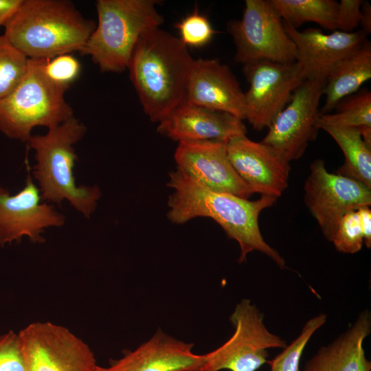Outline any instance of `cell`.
<instances>
[{
  "mask_svg": "<svg viewBox=\"0 0 371 371\" xmlns=\"http://www.w3.org/2000/svg\"><path fill=\"white\" fill-rule=\"evenodd\" d=\"M193 344L179 340L158 329L133 350H124L118 359L96 371H201L203 355L195 354Z\"/></svg>",
  "mask_w": 371,
  "mask_h": 371,
  "instance_id": "cell-18",
  "label": "cell"
},
{
  "mask_svg": "<svg viewBox=\"0 0 371 371\" xmlns=\"http://www.w3.org/2000/svg\"><path fill=\"white\" fill-rule=\"evenodd\" d=\"M304 192L307 207L330 242L345 214L371 205L370 188L352 178L329 172L322 159L311 164Z\"/></svg>",
  "mask_w": 371,
  "mask_h": 371,
  "instance_id": "cell-9",
  "label": "cell"
},
{
  "mask_svg": "<svg viewBox=\"0 0 371 371\" xmlns=\"http://www.w3.org/2000/svg\"><path fill=\"white\" fill-rule=\"evenodd\" d=\"M80 69L79 61L69 54L45 59L43 63V70L46 77L65 91L78 78Z\"/></svg>",
  "mask_w": 371,
  "mask_h": 371,
  "instance_id": "cell-28",
  "label": "cell"
},
{
  "mask_svg": "<svg viewBox=\"0 0 371 371\" xmlns=\"http://www.w3.org/2000/svg\"><path fill=\"white\" fill-rule=\"evenodd\" d=\"M85 126L74 116L52 127L45 135H32L27 143L35 152L33 176L41 199L60 205L67 200L89 218L94 212L101 191L98 186H78L74 167L78 156L74 146L85 135Z\"/></svg>",
  "mask_w": 371,
  "mask_h": 371,
  "instance_id": "cell-4",
  "label": "cell"
},
{
  "mask_svg": "<svg viewBox=\"0 0 371 371\" xmlns=\"http://www.w3.org/2000/svg\"><path fill=\"white\" fill-rule=\"evenodd\" d=\"M184 102L245 120L244 92L230 68L216 58L194 60Z\"/></svg>",
  "mask_w": 371,
  "mask_h": 371,
  "instance_id": "cell-17",
  "label": "cell"
},
{
  "mask_svg": "<svg viewBox=\"0 0 371 371\" xmlns=\"http://www.w3.org/2000/svg\"><path fill=\"white\" fill-rule=\"evenodd\" d=\"M359 25L367 34L371 32V5L366 1H363L361 3Z\"/></svg>",
  "mask_w": 371,
  "mask_h": 371,
  "instance_id": "cell-34",
  "label": "cell"
},
{
  "mask_svg": "<svg viewBox=\"0 0 371 371\" xmlns=\"http://www.w3.org/2000/svg\"><path fill=\"white\" fill-rule=\"evenodd\" d=\"M333 110V113H320L317 122L318 128L322 125L371 127V92L368 89H360L341 100Z\"/></svg>",
  "mask_w": 371,
  "mask_h": 371,
  "instance_id": "cell-24",
  "label": "cell"
},
{
  "mask_svg": "<svg viewBox=\"0 0 371 371\" xmlns=\"http://www.w3.org/2000/svg\"><path fill=\"white\" fill-rule=\"evenodd\" d=\"M227 30L235 45L237 63L295 62V45L269 0H246L242 18L229 21Z\"/></svg>",
  "mask_w": 371,
  "mask_h": 371,
  "instance_id": "cell-8",
  "label": "cell"
},
{
  "mask_svg": "<svg viewBox=\"0 0 371 371\" xmlns=\"http://www.w3.org/2000/svg\"><path fill=\"white\" fill-rule=\"evenodd\" d=\"M243 72L249 85L244 93L245 120L261 131L268 128L304 81L295 62L256 61L243 65Z\"/></svg>",
  "mask_w": 371,
  "mask_h": 371,
  "instance_id": "cell-12",
  "label": "cell"
},
{
  "mask_svg": "<svg viewBox=\"0 0 371 371\" xmlns=\"http://www.w3.org/2000/svg\"><path fill=\"white\" fill-rule=\"evenodd\" d=\"M326 319V315L321 313L308 319L299 336L273 359L269 361L270 371H301L300 362L304 350L313 334L325 324Z\"/></svg>",
  "mask_w": 371,
  "mask_h": 371,
  "instance_id": "cell-26",
  "label": "cell"
},
{
  "mask_svg": "<svg viewBox=\"0 0 371 371\" xmlns=\"http://www.w3.org/2000/svg\"><path fill=\"white\" fill-rule=\"evenodd\" d=\"M371 78V43L366 40L331 70L324 88L325 102L320 113H329L344 98L358 91Z\"/></svg>",
  "mask_w": 371,
  "mask_h": 371,
  "instance_id": "cell-21",
  "label": "cell"
},
{
  "mask_svg": "<svg viewBox=\"0 0 371 371\" xmlns=\"http://www.w3.org/2000/svg\"><path fill=\"white\" fill-rule=\"evenodd\" d=\"M27 176L25 186L16 194L10 195L0 187V245L19 242L27 236L33 243L45 241L42 234L45 228L60 227L65 217L54 206L41 203V196L31 176V168L25 160Z\"/></svg>",
  "mask_w": 371,
  "mask_h": 371,
  "instance_id": "cell-13",
  "label": "cell"
},
{
  "mask_svg": "<svg viewBox=\"0 0 371 371\" xmlns=\"http://www.w3.org/2000/svg\"><path fill=\"white\" fill-rule=\"evenodd\" d=\"M282 21L297 29L313 22L323 29L337 30L338 2L335 0H269Z\"/></svg>",
  "mask_w": 371,
  "mask_h": 371,
  "instance_id": "cell-23",
  "label": "cell"
},
{
  "mask_svg": "<svg viewBox=\"0 0 371 371\" xmlns=\"http://www.w3.org/2000/svg\"><path fill=\"white\" fill-rule=\"evenodd\" d=\"M371 332V314L359 313L355 322L330 344L322 347L306 363L303 371H370L363 341Z\"/></svg>",
  "mask_w": 371,
  "mask_h": 371,
  "instance_id": "cell-20",
  "label": "cell"
},
{
  "mask_svg": "<svg viewBox=\"0 0 371 371\" xmlns=\"http://www.w3.org/2000/svg\"><path fill=\"white\" fill-rule=\"evenodd\" d=\"M44 60L29 58L21 81L0 100V131L10 138L27 142L34 127L49 129L74 116L65 91L45 75Z\"/></svg>",
  "mask_w": 371,
  "mask_h": 371,
  "instance_id": "cell-6",
  "label": "cell"
},
{
  "mask_svg": "<svg viewBox=\"0 0 371 371\" xmlns=\"http://www.w3.org/2000/svg\"><path fill=\"white\" fill-rule=\"evenodd\" d=\"M167 186L173 189L168 196V218L173 223L183 224L196 217L215 221L227 237L238 242V262L242 263L251 251H258L284 269V259L264 239L260 230V212L276 201L275 197L261 195L249 201L236 195L212 190L177 169L169 173Z\"/></svg>",
  "mask_w": 371,
  "mask_h": 371,
  "instance_id": "cell-1",
  "label": "cell"
},
{
  "mask_svg": "<svg viewBox=\"0 0 371 371\" xmlns=\"http://www.w3.org/2000/svg\"><path fill=\"white\" fill-rule=\"evenodd\" d=\"M0 371H27L23 342L12 330L0 335Z\"/></svg>",
  "mask_w": 371,
  "mask_h": 371,
  "instance_id": "cell-30",
  "label": "cell"
},
{
  "mask_svg": "<svg viewBox=\"0 0 371 371\" xmlns=\"http://www.w3.org/2000/svg\"><path fill=\"white\" fill-rule=\"evenodd\" d=\"M194 60L179 38L159 27L141 35L128 69L142 108L152 122H160L184 102Z\"/></svg>",
  "mask_w": 371,
  "mask_h": 371,
  "instance_id": "cell-2",
  "label": "cell"
},
{
  "mask_svg": "<svg viewBox=\"0 0 371 371\" xmlns=\"http://www.w3.org/2000/svg\"><path fill=\"white\" fill-rule=\"evenodd\" d=\"M175 27L179 32V39L186 47H203L212 41L216 32L209 19L197 8L177 23Z\"/></svg>",
  "mask_w": 371,
  "mask_h": 371,
  "instance_id": "cell-27",
  "label": "cell"
},
{
  "mask_svg": "<svg viewBox=\"0 0 371 371\" xmlns=\"http://www.w3.org/2000/svg\"><path fill=\"white\" fill-rule=\"evenodd\" d=\"M22 2L23 0H0V29L5 27Z\"/></svg>",
  "mask_w": 371,
  "mask_h": 371,
  "instance_id": "cell-33",
  "label": "cell"
},
{
  "mask_svg": "<svg viewBox=\"0 0 371 371\" xmlns=\"http://www.w3.org/2000/svg\"><path fill=\"white\" fill-rule=\"evenodd\" d=\"M357 213L363 234V243L367 248L371 247V210L370 206H362L358 208Z\"/></svg>",
  "mask_w": 371,
  "mask_h": 371,
  "instance_id": "cell-32",
  "label": "cell"
},
{
  "mask_svg": "<svg viewBox=\"0 0 371 371\" xmlns=\"http://www.w3.org/2000/svg\"><path fill=\"white\" fill-rule=\"evenodd\" d=\"M67 0H23L3 35L30 59L80 52L95 27Z\"/></svg>",
  "mask_w": 371,
  "mask_h": 371,
  "instance_id": "cell-3",
  "label": "cell"
},
{
  "mask_svg": "<svg viewBox=\"0 0 371 371\" xmlns=\"http://www.w3.org/2000/svg\"><path fill=\"white\" fill-rule=\"evenodd\" d=\"M336 142L345 161L338 174L356 179L371 189V146L368 145L358 128L331 125L319 127Z\"/></svg>",
  "mask_w": 371,
  "mask_h": 371,
  "instance_id": "cell-22",
  "label": "cell"
},
{
  "mask_svg": "<svg viewBox=\"0 0 371 371\" xmlns=\"http://www.w3.org/2000/svg\"><path fill=\"white\" fill-rule=\"evenodd\" d=\"M264 315L249 299L238 302L229 317L232 337L216 349L203 355L201 371H256L268 363L269 348H284L286 342L271 333Z\"/></svg>",
  "mask_w": 371,
  "mask_h": 371,
  "instance_id": "cell-7",
  "label": "cell"
},
{
  "mask_svg": "<svg viewBox=\"0 0 371 371\" xmlns=\"http://www.w3.org/2000/svg\"><path fill=\"white\" fill-rule=\"evenodd\" d=\"M157 131L173 141H228L246 135L243 120L223 111L182 102L159 122Z\"/></svg>",
  "mask_w": 371,
  "mask_h": 371,
  "instance_id": "cell-19",
  "label": "cell"
},
{
  "mask_svg": "<svg viewBox=\"0 0 371 371\" xmlns=\"http://www.w3.org/2000/svg\"><path fill=\"white\" fill-rule=\"evenodd\" d=\"M229 160L254 193L278 199L288 186L291 166L273 150L246 135L227 142Z\"/></svg>",
  "mask_w": 371,
  "mask_h": 371,
  "instance_id": "cell-16",
  "label": "cell"
},
{
  "mask_svg": "<svg viewBox=\"0 0 371 371\" xmlns=\"http://www.w3.org/2000/svg\"><path fill=\"white\" fill-rule=\"evenodd\" d=\"M227 142L207 139L179 142L175 153L177 168L212 190L248 199L254 192L232 166Z\"/></svg>",
  "mask_w": 371,
  "mask_h": 371,
  "instance_id": "cell-14",
  "label": "cell"
},
{
  "mask_svg": "<svg viewBox=\"0 0 371 371\" xmlns=\"http://www.w3.org/2000/svg\"><path fill=\"white\" fill-rule=\"evenodd\" d=\"M324 86V83L315 81L302 82L261 141L289 163L300 159L317 135Z\"/></svg>",
  "mask_w": 371,
  "mask_h": 371,
  "instance_id": "cell-11",
  "label": "cell"
},
{
  "mask_svg": "<svg viewBox=\"0 0 371 371\" xmlns=\"http://www.w3.org/2000/svg\"><path fill=\"white\" fill-rule=\"evenodd\" d=\"M29 58L0 35V100L21 81L27 69Z\"/></svg>",
  "mask_w": 371,
  "mask_h": 371,
  "instance_id": "cell-25",
  "label": "cell"
},
{
  "mask_svg": "<svg viewBox=\"0 0 371 371\" xmlns=\"http://www.w3.org/2000/svg\"><path fill=\"white\" fill-rule=\"evenodd\" d=\"M283 23L295 45V63L303 81L325 84L333 67L367 40L368 34L361 30L351 33L335 30L325 34L318 28L300 31Z\"/></svg>",
  "mask_w": 371,
  "mask_h": 371,
  "instance_id": "cell-15",
  "label": "cell"
},
{
  "mask_svg": "<svg viewBox=\"0 0 371 371\" xmlns=\"http://www.w3.org/2000/svg\"><path fill=\"white\" fill-rule=\"evenodd\" d=\"M331 242L341 253L355 254L361 249L363 238L356 210L343 216Z\"/></svg>",
  "mask_w": 371,
  "mask_h": 371,
  "instance_id": "cell-29",
  "label": "cell"
},
{
  "mask_svg": "<svg viewBox=\"0 0 371 371\" xmlns=\"http://www.w3.org/2000/svg\"><path fill=\"white\" fill-rule=\"evenodd\" d=\"M19 333L27 371H96L90 347L65 326L36 322Z\"/></svg>",
  "mask_w": 371,
  "mask_h": 371,
  "instance_id": "cell-10",
  "label": "cell"
},
{
  "mask_svg": "<svg viewBox=\"0 0 371 371\" xmlns=\"http://www.w3.org/2000/svg\"><path fill=\"white\" fill-rule=\"evenodd\" d=\"M157 0H98V24L79 52L90 56L102 71L128 69L141 35L164 22Z\"/></svg>",
  "mask_w": 371,
  "mask_h": 371,
  "instance_id": "cell-5",
  "label": "cell"
},
{
  "mask_svg": "<svg viewBox=\"0 0 371 371\" xmlns=\"http://www.w3.org/2000/svg\"><path fill=\"white\" fill-rule=\"evenodd\" d=\"M362 0H341L338 2L337 30L351 33L359 26Z\"/></svg>",
  "mask_w": 371,
  "mask_h": 371,
  "instance_id": "cell-31",
  "label": "cell"
}]
</instances>
